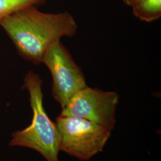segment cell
Wrapping results in <instances>:
<instances>
[{"mask_svg": "<svg viewBox=\"0 0 161 161\" xmlns=\"http://www.w3.org/2000/svg\"><path fill=\"white\" fill-rule=\"evenodd\" d=\"M20 55L35 64H41L47 48L63 37H73L78 25L67 12L48 13L30 7L6 17L1 23Z\"/></svg>", "mask_w": 161, "mask_h": 161, "instance_id": "6da1fadb", "label": "cell"}, {"mask_svg": "<svg viewBox=\"0 0 161 161\" xmlns=\"http://www.w3.org/2000/svg\"><path fill=\"white\" fill-rule=\"evenodd\" d=\"M24 83L29 92L32 120L29 127L13 134L9 144L35 150L47 161H59L60 135L56 124L51 121L44 109L42 81L37 74L30 71L25 76Z\"/></svg>", "mask_w": 161, "mask_h": 161, "instance_id": "7a4b0ae2", "label": "cell"}, {"mask_svg": "<svg viewBox=\"0 0 161 161\" xmlns=\"http://www.w3.org/2000/svg\"><path fill=\"white\" fill-rule=\"evenodd\" d=\"M56 126L60 135V149L86 161L103 151L111 130L83 118L58 116Z\"/></svg>", "mask_w": 161, "mask_h": 161, "instance_id": "3957f363", "label": "cell"}, {"mask_svg": "<svg viewBox=\"0 0 161 161\" xmlns=\"http://www.w3.org/2000/svg\"><path fill=\"white\" fill-rule=\"evenodd\" d=\"M41 64L51 73L52 95L62 109L76 92L87 86L84 73L60 40L47 48Z\"/></svg>", "mask_w": 161, "mask_h": 161, "instance_id": "277c9868", "label": "cell"}, {"mask_svg": "<svg viewBox=\"0 0 161 161\" xmlns=\"http://www.w3.org/2000/svg\"><path fill=\"white\" fill-rule=\"evenodd\" d=\"M117 92L86 86L76 92L62 109L60 116L83 118L112 130L119 103Z\"/></svg>", "mask_w": 161, "mask_h": 161, "instance_id": "5b68a950", "label": "cell"}, {"mask_svg": "<svg viewBox=\"0 0 161 161\" xmlns=\"http://www.w3.org/2000/svg\"><path fill=\"white\" fill-rule=\"evenodd\" d=\"M131 7L134 16L145 22H152L161 17V0H137Z\"/></svg>", "mask_w": 161, "mask_h": 161, "instance_id": "8992f818", "label": "cell"}, {"mask_svg": "<svg viewBox=\"0 0 161 161\" xmlns=\"http://www.w3.org/2000/svg\"><path fill=\"white\" fill-rule=\"evenodd\" d=\"M47 0H0V23L15 13L30 7L44 4Z\"/></svg>", "mask_w": 161, "mask_h": 161, "instance_id": "52a82bcc", "label": "cell"}, {"mask_svg": "<svg viewBox=\"0 0 161 161\" xmlns=\"http://www.w3.org/2000/svg\"><path fill=\"white\" fill-rule=\"evenodd\" d=\"M122 1H123V3H124L126 6L131 7V6L136 3V1L137 0H122Z\"/></svg>", "mask_w": 161, "mask_h": 161, "instance_id": "ba28073f", "label": "cell"}]
</instances>
